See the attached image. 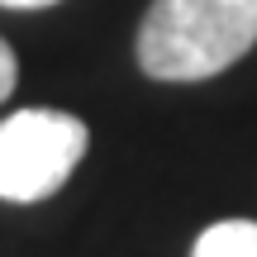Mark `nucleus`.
<instances>
[{"label":"nucleus","instance_id":"obj_1","mask_svg":"<svg viewBox=\"0 0 257 257\" xmlns=\"http://www.w3.org/2000/svg\"><path fill=\"white\" fill-rule=\"evenodd\" d=\"M257 43V0H153L138 24V67L153 81H205Z\"/></svg>","mask_w":257,"mask_h":257},{"label":"nucleus","instance_id":"obj_2","mask_svg":"<svg viewBox=\"0 0 257 257\" xmlns=\"http://www.w3.org/2000/svg\"><path fill=\"white\" fill-rule=\"evenodd\" d=\"M91 128L67 110H19L0 119V200L38 205L81 167Z\"/></svg>","mask_w":257,"mask_h":257},{"label":"nucleus","instance_id":"obj_4","mask_svg":"<svg viewBox=\"0 0 257 257\" xmlns=\"http://www.w3.org/2000/svg\"><path fill=\"white\" fill-rule=\"evenodd\" d=\"M15 81H19V57H15V48H10L5 38H0V105L10 100Z\"/></svg>","mask_w":257,"mask_h":257},{"label":"nucleus","instance_id":"obj_3","mask_svg":"<svg viewBox=\"0 0 257 257\" xmlns=\"http://www.w3.org/2000/svg\"><path fill=\"white\" fill-rule=\"evenodd\" d=\"M191 257H257V224L252 219H219L195 238Z\"/></svg>","mask_w":257,"mask_h":257},{"label":"nucleus","instance_id":"obj_5","mask_svg":"<svg viewBox=\"0 0 257 257\" xmlns=\"http://www.w3.org/2000/svg\"><path fill=\"white\" fill-rule=\"evenodd\" d=\"M5 10H43V5H57V0H0Z\"/></svg>","mask_w":257,"mask_h":257}]
</instances>
